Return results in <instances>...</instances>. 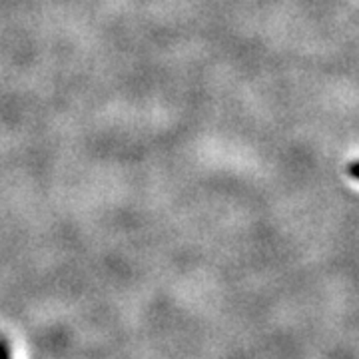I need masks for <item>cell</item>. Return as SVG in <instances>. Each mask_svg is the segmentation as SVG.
<instances>
[{"label":"cell","instance_id":"6da1fadb","mask_svg":"<svg viewBox=\"0 0 359 359\" xmlns=\"http://www.w3.org/2000/svg\"><path fill=\"white\" fill-rule=\"evenodd\" d=\"M347 172H349L351 178H355L359 182V160L358 162H351V164L347 166Z\"/></svg>","mask_w":359,"mask_h":359}]
</instances>
